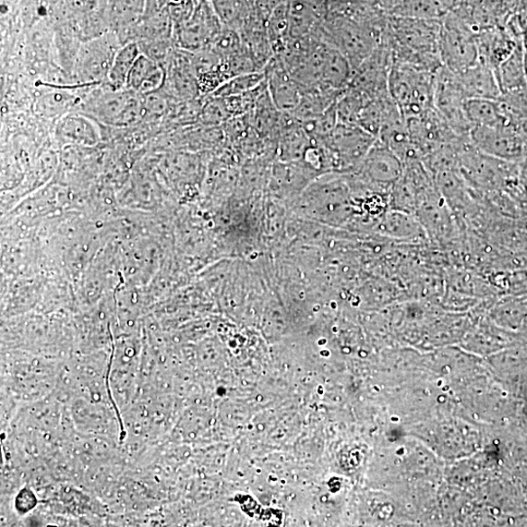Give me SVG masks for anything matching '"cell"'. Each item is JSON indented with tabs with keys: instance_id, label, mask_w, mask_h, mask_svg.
<instances>
[{
	"instance_id": "cell-1",
	"label": "cell",
	"mask_w": 527,
	"mask_h": 527,
	"mask_svg": "<svg viewBox=\"0 0 527 527\" xmlns=\"http://www.w3.org/2000/svg\"><path fill=\"white\" fill-rule=\"evenodd\" d=\"M436 73L393 64L389 76V93L404 118L435 109Z\"/></svg>"
},
{
	"instance_id": "cell-2",
	"label": "cell",
	"mask_w": 527,
	"mask_h": 527,
	"mask_svg": "<svg viewBox=\"0 0 527 527\" xmlns=\"http://www.w3.org/2000/svg\"><path fill=\"white\" fill-rule=\"evenodd\" d=\"M304 202L310 213L332 225L348 222L356 208L349 180L340 173L309 187Z\"/></svg>"
},
{
	"instance_id": "cell-3",
	"label": "cell",
	"mask_w": 527,
	"mask_h": 527,
	"mask_svg": "<svg viewBox=\"0 0 527 527\" xmlns=\"http://www.w3.org/2000/svg\"><path fill=\"white\" fill-rule=\"evenodd\" d=\"M440 21L441 64L452 73L460 74L477 62L476 34L452 10Z\"/></svg>"
},
{
	"instance_id": "cell-4",
	"label": "cell",
	"mask_w": 527,
	"mask_h": 527,
	"mask_svg": "<svg viewBox=\"0 0 527 527\" xmlns=\"http://www.w3.org/2000/svg\"><path fill=\"white\" fill-rule=\"evenodd\" d=\"M469 138L475 148L489 157L519 164L527 157V147L520 125L474 127Z\"/></svg>"
},
{
	"instance_id": "cell-5",
	"label": "cell",
	"mask_w": 527,
	"mask_h": 527,
	"mask_svg": "<svg viewBox=\"0 0 527 527\" xmlns=\"http://www.w3.org/2000/svg\"><path fill=\"white\" fill-rule=\"evenodd\" d=\"M376 140V137L357 125L338 123L325 143L332 154L335 172H353Z\"/></svg>"
},
{
	"instance_id": "cell-6",
	"label": "cell",
	"mask_w": 527,
	"mask_h": 527,
	"mask_svg": "<svg viewBox=\"0 0 527 527\" xmlns=\"http://www.w3.org/2000/svg\"><path fill=\"white\" fill-rule=\"evenodd\" d=\"M403 173V163L378 138L356 169L348 173L365 186L390 193Z\"/></svg>"
},
{
	"instance_id": "cell-7",
	"label": "cell",
	"mask_w": 527,
	"mask_h": 527,
	"mask_svg": "<svg viewBox=\"0 0 527 527\" xmlns=\"http://www.w3.org/2000/svg\"><path fill=\"white\" fill-rule=\"evenodd\" d=\"M466 100L458 75L446 67L439 68L435 76V110L461 137H469L472 130L465 113Z\"/></svg>"
},
{
	"instance_id": "cell-8",
	"label": "cell",
	"mask_w": 527,
	"mask_h": 527,
	"mask_svg": "<svg viewBox=\"0 0 527 527\" xmlns=\"http://www.w3.org/2000/svg\"><path fill=\"white\" fill-rule=\"evenodd\" d=\"M411 136L422 153L423 159L427 154L439 148L458 142L463 138L455 134L435 109L421 116L405 118Z\"/></svg>"
},
{
	"instance_id": "cell-9",
	"label": "cell",
	"mask_w": 527,
	"mask_h": 527,
	"mask_svg": "<svg viewBox=\"0 0 527 527\" xmlns=\"http://www.w3.org/2000/svg\"><path fill=\"white\" fill-rule=\"evenodd\" d=\"M139 93L127 88L106 92L90 103L89 110L106 124L126 125L135 124L142 116L143 106Z\"/></svg>"
},
{
	"instance_id": "cell-10",
	"label": "cell",
	"mask_w": 527,
	"mask_h": 527,
	"mask_svg": "<svg viewBox=\"0 0 527 527\" xmlns=\"http://www.w3.org/2000/svg\"><path fill=\"white\" fill-rule=\"evenodd\" d=\"M264 71L273 103L282 113L291 115L306 89L292 78L279 56H273Z\"/></svg>"
},
{
	"instance_id": "cell-11",
	"label": "cell",
	"mask_w": 527,
	"mask_h": 527,
	"mask_svg": "<svg viewBox=\"0 0 527 527\" xmlns=\"http://www.w3.org/2000/svg\"><path fill=\"white\" fill-rule=\"evenodd\" d=\"M478 60L495 69L516 50L522 39L505 26L485 30L476 34Z\"/></svg>"
},
{
	"instance_id": "cell-12",
	"label": "cell",
	"mask_w": 527,
	"mask_h": 527,
	"mask_svg": "<svg viewBox=\"0 0 527 527\" xmlns=\"http://www.w3.org/2000/svg\"><path fill=\"white\" fill-rule=\"evenodd\" d=\"M457 75L467 99L500 98L501 90L495 69L480 60H477V62L472 67Z\"/></svg>"
},
{
	"instance_id": "cell-13",
	"label": "cell",
	"mask_w": 527,
	"mask_h": 527,
	"mask_svg": "<svg viewBox=\"0 0 527 527\" xmlns=\"http://www.w3.org/2000/svg\"><path fill=\"white\" fill-rule=\"evenodd\" d=\"M165 81L164 68L141 52L128 76L126 88L141 95L159 90Z\"/></svg>"
},
{
	"instance_id": "cell-14",
	"label": "cell",
	"mask_w": 527,
	"mask_h": 527,
	"mask_svg": "<svg viewBox=\"0 0 527 527\" xmlns=\"http://www.w3.org/2000/svg\"><path fill=\"white\" fill-rule=\"evenodd\" d=\"M465 113L472 128L516 124L499 99L469 98L465 101Z\"/></svg>"
},
{
	"instance_id": "cell-15",
	"label": "cell",
	"mask_w": 527,
	"mask_h": 527,
	"mask_svg": "<svg viewBox=\"0 0 527 527\" xmlns=\"http://www.w3.org/2000/svg\"><path fill=\"white\" fill-rule=\"evenodd\" d=\"M382 234L400 239V241H422L425 230L421 222L412 214L393 210L386 212L379 221Z\"/></svg>"
},
{
	"instance_id": "cell-16",
	"label": "cell",
	"mask_w": 527,
	"mask_h": 527,
	"mask_svg": "<svg viewBox=\"0 0 527 527\" xmlns=\"http://www.w3.org/2000/svg\"><path fill=\"white\" fill-rule=\"evenodd\" d=\"M501 95L527 87L525 51L522 41L516 50L495 69Z\"/></svg>"
},
{
	"instance_id": "cell-17",
	"label": "cell",
	"mask_w": 527,
	"mask_h": 527,
	"mask_svg": "<svg viewBox=\"0 0 527 527\" xmlns=\"http://www.w3.org/2000/svg\"><path fill=\"white\" fill-rule=\"evenodd\" d=\"M140 54V47L135 42L125 44L115 53L111 67L106 75L111 83L112 89L121 90L126 88L130 70Z\"/></svg>"
},
{
	"instance_id": "cell-18",
	"label": "cell",
	"mask_w": 527,
	"mask_h": 527,
	"mask_svg": "<svg viewBox=\"0 0 527 527\" xmlns=\"http://www.w3.org/2000/svg\"><path fill=\"white\" fill-rule=\"evenodd\" d=\"M93 119L82 114H67L59 121L58 130L67 138L94 140L98 136L97 126Z\"/></svg>"
},
{
	"instance_id": "cell-19",
	"label": "cell",
	"mask_w": 527,
	"mask_h": 527,
	"mask_svg": "<svg viewBox=\"0 0 527 527\" xmlns=\"http://www.w3.org/2000/svg\"><path fill=\"white\" fill-rule=\"evenodd\" d=\"M266 80L265 71H256L241 76H236L225 83L213 92L217 98L232 97V96L241 95L253 91L263 85Z\"/></svg>"
},
{
	"instance_id": "cell-20",
	"label": "cell",
	"mask_w": 527,
	"mask_h": 527,
	"mask_svg": "<svg viewBox=\"0 0 527 527\" xmlns=\"http://www.w3.org/2000/svg\"><path fill=\"white\" fill-rule=\"evenodd\" d=\"M76 102L73 95L63 92H51L43 95L37 103L38 111L46 116L67 115L68 110Z\"/></svg>"
},
{
	"instance_id": "cell-21",
	"label": "cell",
	"mask_w": 527,
	"mask_h": 527,
	"mask_svg": "<svg viewBox=\"0 0 527 527\" xmlns=\"http://www.w3.org/2000/svg\"><path fill=\"white\" fill-rule=\"evenodd\" d=\"M507 114L514 122L521 124L527 119V87L500 96Z\"/></svg>"
},
{
	"instance_id": "cell-22",
	"label": "cell",
	"mask_w": 527,
	"mask_h": 527,
	"mask_svg": "<svg viewBox=\"0 0 527 527\" xmlns=\"http://www.w3.org/2000/svg\"><path fill=\"white\" fill-rule=\"evenodd\" d=\"M506 194L516 203L520 217H527V176L522 173Z\"/></svg>"
},
{
	"instance_id": "cell-23",
	"label": "cell",
	"mask_w": 527,
	"mask_h": 527,
	"mask_svg": "<svg viewBox=\"0 0 527 527\" xmlns=\"http://www.w3.org/2000/svg\"><path fill=\"white\" fill-rule=\"evenodd\" d=\"M37 505V499L32 494V491L25 489L21 491L16 499V509L19 513H28Z\"/></svg>"
},
{
	"instance_id": "cell-24",
	"label": "cell",
	"mask_w": 527,
	"mask_h": 527,
	"mask_svg": "<svg viewBox=\"0 0 527 527\" xmlns=\"http://www.w3.org/2000/svg\"><path fill=\"white\" fill-rule=\"evenodd\" d=\"M520 130L527 147V119L520 124Z\"/></svg>"
},
{
	"instance_id": "cell-25",
	"label": "cell",
	"mask_w": 527,
	"mask_h": 527,
	"mask_svg": "<svg viewBox=\"0 0 527 527\" xmlns=\"http://www.w3.org/2000/svg\"><path fill=\"white\" fill-rule=\"evenodd\" d=\"M521 169H522V172L527 176V157L521 163Z\"/></svg>"
},
{
	"instance_id": "cell-26",
	"label": "cell",
	"mask_w": 527,
	"mask_h": 527,
	"mask_svg": "<svg viewBox=\"0 0 527 527\" xmlns=\"http://www.w3.org/2000/svg\"><path fill=\"white\" fill-rule=\"evenodd\" d=\"M525 73H526V79H527V54L525 53Z\"/></svg>"
}]
</instances>
